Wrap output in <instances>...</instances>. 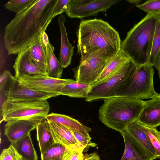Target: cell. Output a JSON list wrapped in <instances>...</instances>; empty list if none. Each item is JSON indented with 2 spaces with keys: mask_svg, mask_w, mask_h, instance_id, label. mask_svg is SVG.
<instances>
[{
  "mask_svg": "<svg viewBox=\"0 0 160 160\" xmlns=\"http://www.w3.org/2000/svg\"><path fill=\"white\" fill-rule=\"evenodd\" d=\"M129 60H130L128 57L120 50L116 55L108 60L96 83L101 82L108 78Z\"/></svg>",
  "mask_w": 160,
  "mask_h": 160,
  "instance_id": "603a6c76",
  "label": "cell"
},
{
  "mask_svg": "<svg viewBox=\"0 0 160 160\" xmlns=\"http://www.w3.org/2000/svg\"><path fill=\"white\" fill-rule=\"evenodd\" d=\"M82 150L68 149L63 160H83L84 155Z\"/></svg>",
  "mask_w": 160,
  "mask_h": 160,
  "instance_id": "d6a6232c",
  "label": "cell"
},
{
  "mask_svg": "<svg viewBox=\"0 0 160 160\" xmlns=\"http://www.w3.org/2000/svg\"><path fill=\"white\" fill-rule=\"evenodd\" d=\"M21 156L12 144L8 148L3 149L1 153L0 160H21Z\"/></svg>",
  "mask_w": 160,
  "mask_h": 160,
  "instance_id": "4dcf8cb0",
  "label": "cell"
},
{
  "mask_svg": "<svg viewBox=\"0 0 160 160\" xmlns=\"http://www.w3.org/2000/svg\"><path fill=\"white\" fill-rule=\"evenodd\" d=\"M67 149L63 145L55 143L41 154V160H63Z\"/></svg>",
  "mask_w": 160,
  "mask_h": 160,
  "instance_id": "484cf974",
  "label": "cell"
},
{
  "mask_svg": "<svg viewBox=\"0 0 160 160\" xmlns=\"http://www.w3.org/2000/svg\"><path fill=\"white\" fill-rule=\"evenodd\" d=\"M24 160H38V156L29 133L11 144Z\"/></svg>",
  "mask_w": 160,
  "mask_h": 160,
  "instance_id": "7402d4cb",
  "label": "cell"
},
{
  "mask_svg": "<svg viewBox=\"0 0 160 160\" xmlns=\"http://www.w3.org/2000/svg\"><path fill=\"white\" fill-rule=\"evenodd\" d=\"M120 133L125 147L120 160H152L144 148L126 129Z\"/></svg>",
  "mask_w": 160,
  "mask_h": 160,
  "instance_id": "9a60e30c",
  "label": "cell"
},
{
  "mask_svg": "<svg viewBox=\"0 0 160 160\" xmlns=\"http://www.w3.org/2000/svg\"><path fill=\"white\" fill-rule=\"evenodd\" d=\"M49 122L55 143L60 144L69 149L82 150L84 152L83 148L71 130L61 124Z\"/></svg>",
  "mask_w": 160,
  "mask_h": 160,
  "instance_id": "2e32d148",
  "label": "cell"
},
{
  "mask_svg": "<svg viewBox=\"0 0 160 160\" xmlns=\"http://www.w3.org/2000/svg\"><path fill=\"white\" fill-rule=\"evenodd\" d=\"M12 75L10 72L8 70L4 71L0 76V89L2 90L5 84L8 80H10Z\"/></svg>",
  "mask_w": 160,
  "mask_h": 160,
  "instance_id": "e575fe53",
  "label": "cell"
},
{
  "mask_svg": "<svg viewBox=\"0 0 160 160\" xmlns=\"http://www.w3.org/2000/svg\"><path fill=\"white\" fill-rule=\"evenodd\" d=\"M137 120L150 127L156 128L160 125V94L157 93L151 99L144 101Z\"/></svg>",
  "mask_w": 160,
  "mask_h": 160,
  "instance_id": "5bb4252c",
  "label": "cell"
},
{
  "mask_svg": "<svg viewBox=\"0 0 160 160\" xmlns=\"http://www.w3.org/2000/svg\"><path fill=\"white\" fill-rule=\"evenodd\" d=\"M83 160H100L99 156L96 152L84 155Z\"/></svg>",
  "mask_w": 160,
  "mask_h": 160,
  "instance_id": "d590c367",
  "label": "cell"
},
{
  "mask_svg": "<svg viewBox=\"0 0 160 160\" xmlns=\"http://www.w3.org/2000/svg\"><path fill=\"white\" fill-rule=\"evenodd\" d=\"M8 101L47 100L52 97L50 95L32 89L12 75L9 87L4 93Z\"/></svg>",
  "mask_w": 160,
  "mask_h": 160,
  "instance_id": "8fae6325",
  "label": "cell"
},
{
  "mask_svg": "<svg viewBox=\"0 0 160 160\" xmlns=\"http://www.w3.org/2000/svg\"><path fill=\"white\" fill-rule=\"evenodd\" d=\"M126 130L144 148L152 160L157 158L154 150L142 124L137 120L130 123Z\"/></svg>",
  "mask_w": 160,
  "mask_h": 160,
  "instance_id": "ffe728a7",
  "label": "cell"
},
{
  "mask_svg": "<svg viewBox=\"0 0 160 160\" xmlns=\"http://www.w3.org/2000/svg\"><path fill=\"white\" fill-rule=\"evenodd\" d=\"M50 109L47 100L10 102L1 104V122L22 119H45Z\"/></svg>",
  "mask_w": 160,
  "mask_h": 160,
  "instance_id": "8992f818",
  "label": "cell"
},
{
  "mask_svg": "<svg viewBox=\"0 0 160 160\" xmlns=\"http://www.w3.org/2000/svg\"><path fill=\"white\" fill-rule=\"evenodd\" d=\"M13 68L15 72L14 77L18 79L25 75L45 74L32 57L28 48L18 54Z\"/></svg>",
  "mask_w": 160,
  "mask_h": 160,
  "instance_id": "4fadbf2b",
  "label": "cell"
},
{
  "mask_svg": "<svg viewBox=\"0 0 160 160\" xmlns=\"http://www.w3.org/2000/svg\"><path fill=\"white\" fill-rule=\"evenodd\" d=\"M65 17L60 15L58 18L61 35V47L59 58V61L63 68L67 67L71 62L73 54L74 46L70 43L65 26Z\"/></svg>",
  "mask_w": 160,
  "mask_h": 160,
  "instance_id": "e0dca14e",
  "label": "cell"
},
{
  "mask_svg": "<svg viewBox=\"0 0 160 160\" xmlns=\"http://www.w3.org/2000/svg\"><path fill=\"white\" fill-rule=\"evenodd\" d=\"M109 59L99 56L80 62L79 65L73 69L75 80L89 85L94 84L97 82Z\"/></svg>",
  "mask_w": 160,
  "mask_h": 160,
  "instance_id": "30bf717a",
  "label": "cell"
},
{
  "mask_svg": "<svg viewBox=\"0 0 160 160\" xmlns=\"http://www.w3.org/2000/svg\"><path fill=\"white\" fill-rule=\"evenodd\" d=\"M69 0H57L54 8L52 17L53 18L56 16L65 12Z\"/></svg>",
  "mask_w": 160,
  "mask_h": 160,
  "instance_id": "836d02e7",
  "label": "cell"
},
{
  "mask_svg": "<svg viewBox=\"0 0 160 160\" xmlns=\"http://www.w3.org/2000/svg\"><path fill=\"white\" fill-rule=\"evenodd\" d=\"M37 138L41 154L55 143L49 122L45 119L36 128Z\"/></svg>",
  "mask_w": 160,
  "mask_h": 160,
  "instance_id": "44dd1931",
  "label": "cell"
},
{
  "mask_svg": "<svg viewBox=\"0 0 160 160\" xmlns=\"http://www.w3.org/2000/svg\"><path fill=\"white\" fill-rule=\"evenodd\" d=\"M153 67H155L158 70V77L160 79V51L156 59Z\"/></svg>",
  "mask_w": 160,
  "mask_h": 160,
  "instance_id": "8d00e7d4",
  "label": "cell"
},
{
  "mask_svg": "<svg viewBox=\"0 0 160 160\" xmlns=\"http://www.w3.org/2000/svg\"><path fill=\"white\" fill-rule=\"evenodd\" d=\"M41 35L33 42L28 49L35 62L46 74L47 67L46 46L42 39Z\"/></svg>",
  "mask_w": 160,
  "mask_h": 160,
  "instance_id": "cb8c5ba5",
  "label": "cell"
},
{
  "mask_svg": "<svg viewBox=\"0 0 160 160\" xmlns=\"http://www.w3.org/2000/svg\"><path fill=\"white\" fill-rule=\"evenodd\" d=\"M135 66L130 60L108 78L92 86L90 91L85 98L86 101L92 102L115 97Z\"/></svg>",
  "mask_w": 160,
  "mask_h": 160,
  "instance_id": "52a82bcc",
  "label": "cell"
},
{
  "mask_svg": "<svg viewBox=\"0 0 160 160\" xmlns=\"http://www.w3.org/2000/svg\"><path fill=\"white\" fill-rule=\"evenodd\" d=\"M154 73L153 67L150 64L136 65L115 96L140 99H151L157 93L153 87Z\"/></svg>",
  "mask_w": 160,
  "mask_h": 160,
  "instance_id": "5b68a950",
  "label": "cell"
},
{
  "mask_svg": "<svg viewBox=\"0 0 160 160\" xmlns=\"http://www.w3.org/2000/svg\"><path fill=\"white\" fill-rule=\"evenodd\" d=\"M21 160H24V159H22H22Z\"/></svg>",
  "mask_w": 160,
  "mask_h": 160,
  "instance_id": "f35d334b",
  "label": "cell"
},
{
  "mask_svg": "<svg viewBox=\"0 0 160 160\" xmlns=\"http://www.w3.org/2000/svg\"><path fill=\"white\" fill-rule=\"evenodd\" d=\"M138 8L149 14H160V0H150L144 3L136 5Z\"/></svg>",
  "mask_w": 160,
  "mask_h": 160,
  "instance_id": "f546056e",
  "label": "cell"
},
{
  "mask_svg": "<svg viewBox=\"0 0 160 160\" xmlns=\"http://www.w3.org/2000/svg\"><path fill=\"white\" fill-rule=\"evenodd\" d=\"M41 38L46 46L47 67L46 74L52 78H61L63 68L54 54V48L49 42L45 32L42 33Z\"/></svg>",
  "mask_w": 160,
  "mask_h": 160,
  "instance_id": "ac0fdd59",
  "label": "cell"
},
{
  "mask_svg": "<svg viewBox=\"0 0 160 160\" xmlns=\"http://www.w3.org/2000/svg\"><path fill=\"white\" fill-rule=\"evenodd\" d=\"M104 101L99 110V120L107 127L120 133L130 123L137 120L144 103L142 99L120 96Z\"/></svg>",
  "mask_w": 160,
  "mask_h": 160,
  "instance_id": "277c9868",
  "label": "cell"
},
{
  "mask_svg": "<svg viewBox=\"0 0 160 160\" xmlns=\"http://www.w3.org/2000/svg\"><path fill=\"white\" fill-rule=\"evenodd\" d=\"M57 0H36L14 17L6 26L4 37L8 54H18L30 45L45 31L53 19Z\"/></svg>",
  "mask_w": 160,
  "mask_h": 160,
  "instance_id": "6da1fadb",
  "label": "cell"
},
{
  "mask_svg": "<svg viewBox=\"0 0 160 160\" xmlns=\"http://www.w3.org/2000/svg\"><path fill=\"white\" fill-rule=\"evenodd\" d=\"M45 119L62 125L70 130L90 137L89 132L92 129L78 120L64 114L52 112L48 114Z\"/></svg>",
  "mask_w": 160,
  "mask_h": 160,
  "instance_id": "d6986e66",
  "label": "cell"
},
{
  "mask_svg": "<svg viewBox=\"0 0 160 160\" xmlns=\"http://www.w3.org/2000/svg\"><path fill=\"white\" fill-rule=\"evenodd\" d=\"M142 125L154 150L157 158L160 159V131L156 128Z\"/></svg>",
  "mask_w": 160,
  "mask_h": 160,
  "instance_id": "4316f807",
  "label": "cell"
},
{
  "mask_svg": "<svg viewBox=\"0 0 160 160\" xmlns=\"http://www.w3.org/2000/svg\"><path fill=\"white\" fill-rule=\"evenodd\" d=\"M120 0H69L65 12L70 18H82L105 12Z\"/></svg>",
  "mask_w": 160,
  "mask_h": 160,
  "instance_id": "ba28073f",
  "label": "cell"
},
{
  "mask_svg": "<svg viewBox=\"0 0 160 160\" xmlns=\"http://www.w3.org/2000/svg\"><path fill=\"white\" fill-rule=\"evenodd\" d=\"M19 79L32 89L52 97L61 95L63 86L76 81L71 79L54 78L45 74L25 75Z\"/></svg>",
  "mask_w": 160,
  "mask_h": 160,
  "instance_id": "9c48e42d",
  "label": "cell"
},
{
  "mask_svg": "<svg viewBox=\"0 0 160 160\" xmlns=\"http://www.w3.org/2000/svg\"><path fill=\"white\" fill-rule=\"evenodd\" d=\"M72 131V130H71ZM76 138L84 148V152H87L90 147H95L97 144L92 142V138L81 134L78 132L72 131Z\"/></svg>",
  "mask_w": 160,
  "mask_h": 160,
  "instance_id": "1f68e13d",
  "label": "cell"
},
{
  "mask_svg": "<svg viewBox=\"0 0 160 160\" xmlns=\"http://www.w3.org/2000/svg\"><path fill=\"white\" fill-rule=\"evenodd\" d=\"M77 36L80 62L98 56L109 59L121 50L122 42L118 32L101 19L82 21Z\"/></svg>",
  "mask_w": 160,
  "mask_h": 160,
  "instance_id": "7a4b0ae2",
  "label": "cell"
},
{
  "mask_svg": "<svg viewBox=\"0 0 160 160\" xmlns=\"http://www.w3.org/2000/svg\"><path fill=\"white\" fill-rule=\"evenodd\" d=\"M92 86L75 82L63 86L61 95L71 97L86 98L90 91Z\"/></svg>",
  "mask_w": 160,
  "mask_h": 160,
  "instance_id": "d4e9b609",
  "label": "cell"
},
{
  "mask_svg": "<svg viewBox=\"0 0 160 160\" xmlns=\"http://www.w3.org/2000/svg\"><path fill=\"white\" fill-rule=\"evenodd\" d=\"M43 120L29 119L8 121L4 127V134L11 143H13L30 133Z\"/></svg>",
  "mask_w": 160,
  "mask_h": 160,
  "instance_id": "7c38bea8",
  "label": "cell"
},
{
  "mask_svg": "<svg viewBox=\"0 0 160 160\" xmlns=\"http://www.w3.org/2000/svg\"><path fill=\"white\" fill-rule=\"evenodd\" d=\"M142 1V0H127L130 3L135 4L136 5H138L139 3Z\"/></svg>",
  "mask_w": 160,
  "mask_h": 160,
  "instance_id": "74e56055",
  "label": "cell"
},
{
  "mask_svg": "<svg viewBox=\"0 0 160 160\" xmlns=\"http://www.w3.org/2000/svg\"><path fill=\"white\" fill-rule=\"evenodd\" d=\"M160 14H147L135 24L122 42L121 51L137 66L148 63Z\"/></svg>",
  "mask_w": 160,
  "mask_h": 160,
  "instance_id": "3957f363",
  "label": "cell"
},
{
  "mask_svg": "<svg viewBox=\"0 0 160 160\" xmlns=\"http://www.w3.org/2000/svg\"><path fill=\"white\" fill-rule=\"evenodd\" d=\"M160 51V18L156 24L152 50L148 63L154 66L157 57Z\"/></svg>",
  "mask_w": 160,
  "mask_h": 160,
  "instance_id": "83f0119b",
  "label": "cell"
},
{
  "mask_svg": "<svg viewBox=\"0 0 160 160\" xmlns=\"http://www.w3.org/2000/svg\"><path fill=\"white\" fill-rule=\"evenodd\" d=\"M36 0H12L6 2L4 7L16 14H18L26 9L36 1Z\"/></svg>",
  "mask_w": 160,
  "mask_h": 160,
  "instance_id": "f1b7e54d",
  "label": "cell"
}]
</instances>
